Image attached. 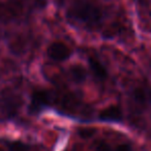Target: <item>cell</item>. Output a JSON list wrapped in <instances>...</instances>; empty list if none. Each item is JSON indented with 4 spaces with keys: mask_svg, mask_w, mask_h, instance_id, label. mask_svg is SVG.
I'll return each mask as SVG.
<instances>
[{
    "mask_svg": "<svg viewBox=\"0 0 151 151\" xmlns=\"http://www.w3.org/2000/svg\"><path fill=\"white\" fill-rule=\"evenodd\" d=\"M66 17L71 23L94 29L101 25L104 14L101 6L90 0H78L66 11Z\"/></svg>",
    "mask_w": 151,
    "mask_h": 151,
    "instance_id": "cell-1",
    "label": "cell"
},
{
    "mask_svg": "<svg viewBox=\"0 0 151 151\" xmlns=\"http://www.w3.org/2000/svg\"><path fill=\"white\" fill-rule=\"evenodd\" d=\"M21 107V99L15 93L4 91L0 95V120L13 118Z\"/></svg>",
    "mask_w": 151,
    "mask_h": 151,
    "instance_id": "cell-2",
    "label": "cell"
},
{
    "mask_svg": "<svg viewBox=\"0 0 151 151\" xmlns=\"http://www.w3.org/2000/svg\"><path fill=\"white\" fill-rule=\"evenodd\" d=\"M51 103V94L46 90H34L31 94L28 111L30 114H37Z\"/></svg>",
    "mask_w": 151,
    "mask_h": 151,
    "instance_id": "cell-3",
    "label": "cell"
},
{
    "mask_svg": "<svg viewBox=\"0 0 151 151\" xmlns=\"http://www.w3.org/2000/svg\"><path fill=\"white\" fill-rule=\"evenodd\" d=\"M73 54V50L63 42H54L48 47L47 55L50 59L57 62L65 61Z\"/></svg>",
    "mask_w": 151,
    "mask_h": 151,
    "instance_id": "cell-4",
    "label": "cell"
},
{
    "mask_svg": "<svg viewBox=\"0 0 151 151\" xmlns=\"http://www.w3.org/2000/svg\"><path fill=\"white\" fill-rule=\"evenodd\" d=\"M89 67H90L91 71H92L93 76L99 81H105L108 77V71L106 67L103 65V63L95 57L91 56L88 58Z\"/></svg>",
    "mask_w": 151,
    "mask_h": 151,
    "instance_id": "cell-5",
    "label": "cell"
},
{
    "mask_svg": "<svg viewBox=\"0 0 151 151\" xmlns=\"http://www.w3.org/2000/svg\"><path fill=\"white\" fill-rule=\"evenodd\" d=\"M99 118L104 121H120L122 119V111L118 106H110L99 113Z\"/></svg>",
    "mask_w": 151,
    "mask_h": 151,
    "instance_id": "cell-6",
    "label": "cell"
},
{
    "mask_svg": "<svg viewBox=\"0 0 151 151\" xmlns=\"http://www.w3.org/2000/svg\"><path fill=\"white\" fill-rule=\"evenodd\" d=\"M69 75L75 82L82 83L86 78V70L81 65H73L69 68Z\"/></svg>",
    "mask_w": 151,
    "mask_h": 151,
    "instance_id": "cell-7",
    "label": "cell"
},
{
    "mask_svg": "<svg viewBox=\"0 0 151 151\" xmlns=\"http://www.w3.org/2000/svg\"><path fill=\"white\" fill-rule=\"evenodd\" d=\"M9 151H36L32 147H30L29 145L25 144V143L19 142V141L9 143Z\"/></svg>",
    "mask_w": 151,
    "mask_h": 151,
    "instance_id": "cell-8",
    "label": "cell"
},
{
    "mask_svg": "<svg viewBox=\"0 0 151 151\" xmlns=\"http://www.w3.org/2000/svg\"><path fill=\"white\" fill-rule=\"evenodd\" d=\"M95 151H111V147L109 146L108 143L104 142V141H99L95 145Z\"/></svg>",
    "mask_w": 151,
    "mask_h": 151,
    "instance_id": "cell-9",
    "label": "cell"
},
{
    "mask_svg": "<svg viewBox=\"0 0 151 151\" xmlns=\"http://www.w3.org/2000/svg\"><path fill=\"white\" fill-rule=\"evenodd\" d=\"M79 134L83 138H90L94 134V129H92V128H83V129H80Z\"/></svg>",
    "mask_w": 151,
    "mask_h": 151,
    "instance_id": "cell-10",
    "label": "cell"
},
{
    "mask_svg": "<svg viewBox=\"0 0 151 151\" xmlns=\"http://www.w3.org/2000/svg\"><path fill=\"white\" fill-rule=\"evenodd\" d=\"M115 151H132V148L127 144H120L115 148Z\"/></svg>",
    "mask_w": 151,
    "mask_h": 151,
    "instance_id": "cell-11",
    "label": "cell"
},
{
    "mask_svg": "<svg viewBox=\"0 0 151 151\" xmlns=\"http://www.w3.org/2000/svg\"><path fill=\"white\" fill-rule=\"evenodd\" d=\"M0 151H3V150H2V149H0Z\"/></svg>",
    "mask_w": 151,
    "mask_h": 151,
    "instance_id": "cell-12",
    "label": "cell"
}]
</instances>
